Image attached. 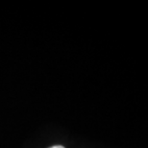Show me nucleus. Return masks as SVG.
<instances>
[{
  "mask_svg": "<svg viewBox=\"0 0 148 148\" xmlns=\"http://www.w3.org/2000/svg\"><path fill=\"white\" fill-rule=\"evenodd\" d=\"M49 148H66V147H64L63 145H54V146L49 147Z\"/></svg>",
  "mask_w": 148,
  "mask_h": 148,
  "instance_id": "obj_1",
  "label": "nucleus"
}]
</instances>
